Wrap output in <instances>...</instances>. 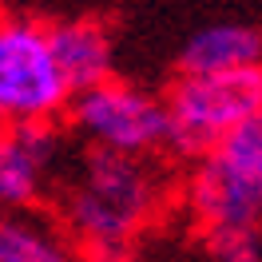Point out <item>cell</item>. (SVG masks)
<instances>
[{"label": "cell", "instance_id": "30bf717a", "mask_svg": "<svg viewBox=\"0 0 262 262\" xmlns=\"http://www.w3.org/2000/svg\"><path fill=\"white\" fill-rule=\"evenodd\" d=\"M207 246L219 262H262L258 230H211Z\"/></svg>", "mask_w": 262, "mask_h": 262}, {"label": "cell", "instance_id": "7a4b0ae2", "mask_svg": "<svg viewBox=\"0 0 262 262\" xmlns=\"http://www.w3.org/2000/svg\"><path fill=\"white\" fill-rule=\"evenodd\" d=\"M262 107V68L234 72H179L163 92L167 147L179 159H199L243 115Z\"/></svg>", "mask_w": 262, "mask_h": 262}, {"label": "cell", "instance_id": "6da1fadb", "mask_svg": "<svg viewBox=\"0 0 262 262\" xmlns=\"http://www.w3.org/2000/svg\"><path fill=\"white\" fill-rule=\"evenodd\" d=\"M167 199V183L151 155L88 147L60 183L64 238L96 262L127 258L131 243L155 223Z\"/></svg>", "mask_w": 262, "mask_h": 262}, {"label": "cell", "instance_id": "8992f818", "mask_svg": "<svg viewBox=\"0 0 262 262\" xmlns=\"http://www.w3.org/2000/svg\"><path fill=\"white\" fill-rule=\"evenodd\" d=\"M48 44L72 92L92 88L115 72V40L103 20H56L48 24Z\"/></svg>", "mask_w": 262, "mask_h": 262}, {"label": "cell", "instance_id": "9c48e42d", "mask_svg": "<svg viewBox=\"0 0 262 262\" xmlns=\"http://www.w3.org/2000/svg\"><path fill=\"white\" fill-rule=\"evenodd\" d=\"M207 155L223 171H230L243 187H250L254 195H262V107L243 115Z\"/></svg>", "mask_w": 262, "mask_h": 262}, {"label": "cell", "instance_id": "52a82bcc", "mask_svg": "<svg viewBox=\"0 0 262 262\" xmlns=\"http://www.w3.org/2000/svg\"><path fill=\"white\" fill-rule=\"evenodd\" d=\"M234 68H262L258 24H211L195 32L179 52V72H234Z\"/></svg>", "mask_w": 262, "mask_h": 262}, {"label": "cell", "instance_id": "3957f363", "mask_svg": "<svg viewBox=\"0 0 262 262\" xmlns=\"http://www.w3.org/2000/svg\"><path fill=\"white\" fill-rule=\"evenodd\" d=\"M68 99L72 88L52 56L48 24L0 16V123H60Z\"/></svg>", "mask_w": 262, "mask_h": 262}, {"label": "cell", "instance_id": "277c9868", "mask_svg": "<svg viewBox=\"0 0 262 262\" xmlns=\"http://www.w3.org/2000/svg\"><path fill=\"white\" fill-rule=\"evenodd\" d=\"M64 115L88 147L119 155H159L167 147L163 96L115 76L72 92Z\"/></svg>", "mask_w": 262, "mask_h": 262}, {"label": "cell", "instance_id": "ba28073f", "mask_svg": "<svg viewBox=\"0 0 262 262\" xmlns=\"http://www.w3.org/2000/svg\"><path fill=\"white\" fill-rule=\"evenodd\" d=\"M0 262H72V243L28 211H0Z\"/></svg>", "mask_w": 262, "mask_h": 262}, {"label": "cell", "instance_id": "5b68a950", "mask_svg": "<svg viewBox=\"0 0 262 262\" xmlns=\"http://www.w3.org/2000/svg\"><path fill=\"white\" fill-rule=\"evenodd\" d=\"M64 135L56 123H0V211H28L60 175Z\"/></svg>", "mask_w": 262, "mask_h": 262}]
</instances>
